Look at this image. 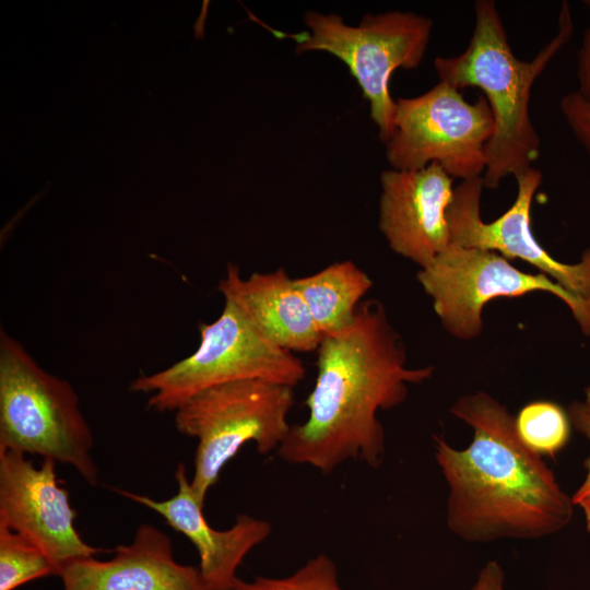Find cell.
Instances as JSON below:
<instances>
[{
	"mask_svg": "<svg viewBox=\"0 0 590 590\" xmlns=\"http://www.w3.org/2000/svg\"><path fill=\"white\" fill-rule=\"evenodd\" d=\"M590 12V0L585 1ZM577 92L590 103V24L585 32L580 49L577 55Z\"/></svg>",
	"mask_w": 590,
	"mask_h": 590,
	"instance_id": "22",
	"label": "cell"
},
{
	"mask_svg": "<svg viewBox=\"0 0 590 590\" xmlns=\"http://www.w3.org/2000/svg\"><path fill=\"white\" fill-rule=\"evenodd\" d=\"M316 366L308 416L291 426L278 456L324 474L347 460L378 468L386 439L377 412L403 403L408 386L429 379L434 367L406 366L402 339L373 298L359 304L349 327L322 337Z\"/></svg>",
	"mask_w": 590,
	"mask_h": 590,
	"instance_id": "1",
	"label": "cell"
},
{
	"mask_svg": "<svg viewBox=\"0 0 590 590\" xmlns=\"http://www.w3.org/2000/svg\"><path fill=\"white\" fill-rule=\"evenodd\" d=\"M494 129L484 96L469 103L460 90L439 81L418 96L396 101L386 157L396 170H416L437 163L453 179L482 177Z\"/></svg>",
	"mask_w": 590,
	"mask_h": 590,
	"instance_id": "8",
	"label": "cell"
},
{
	"mask_svg": "<svg viewBox=\"0 0 590 590\" xmlns=\"http://www.w3.org/2000/svg\"><path fill=\"white\" fill-rule=\"evenodd\" d=\"M585 403L590 406V384L585 389Z\"/></svg>",
	"mask_w": 590,
	"mask_h": 590,
	"instance_id": "26",
	"label": "cell"
},
{
	"mask_svg": "<svg viewBox=\"0 0 590 590\" xmlns=\"http://www.w3.org/2000/svg\"><path fill=\"white\" fill-rule=\"evenodd\" d=\"M199 330L196 352L132 381V391L150 394L152 410L175 412L194 394L231 381L261 379L294 388L305 378L304 362L264 338L228 299L220 316Z\"/></svg>",
	"mask_w": 590,
	"mask_h": 590,
	"instance_id": "6",
	"label": "cell"
},
{
	"mask_svg": "<svg viewBox=\"0 0 590 590\" xmlns=\"http://www.w3.org/2000/svg\"><path fill=\"white\" fill-rule=\"evenodd\" d=\"M578 506L585 518L587 531L590 533V492L583 497L575 502V506Z\"/></svg>",
	"mask_w": 590,
	"mask_h": 590,
	"instance_id": "24",
	"label": "cell"
},
{
	"mask_svg": "<svg viewBox=\"0 0 590 590\" xmlns=\"http://www.w3.org/2000/svg\"><path fill=\"white\" fill-rule=\"evenodd\" d=\"M294 388L244 379L205 389L175 411L176 429L197 439L191 487L202 504L224 467L248 442L260 455L278 451L291 429Z\"/></svg>",
	"mask_w": 590,
	"mask_h": 590,
	"instance_id": "5",
	"label": "cell"
},
{
	"mask_svg": "<svg viewBox=\"0 0 590 590\" xmlns=\"http://www.w3.org/2000/svg\"><path fill=\"white\" fill-rule=\"evenodd\" d=\"M417 281L433 299L445 329L462 340L482 330V310L496 297H518L543 291L563 300L583 334L590 337V300L580 299L543 273L515 268L498 252L450 244L432 263L421 268Z\"/></svg>",
	"mask_w": 590,
	"mask_h": 590,
	"instance_id": "9",
	"label": "cell"
},
{
	"mask_svg": "<svg viewBox=\"0 0 590 590\" xmlns=\"http://www.w3.org/2000/svg\"><path fill=\"white\" fill-rule=\"evenodd\" d=\"M217 290L276 346L292 353L317 351L323 335L285 268L244 279L229 263Z\"/></svg>",
	"mask_w": 590,
	"mask_h": 590,
	"instance_id": "15",
	"label": "cell"
},
{
	"mask_svg": "<svg viewBox=\"0 0 590 590\" xmlns=\"http://www.w3.org/2000/svg\"><path fill=\"white\" fill-rule=\"evenodd\" d=\"M437 163L380 175L378 225L390 249L425 268L450 245L447 210L455 187Z\"/></svg>",
	"mask_w": 590,
	"mask_h": 590,
	"instance_id": "12",
	"label": "cell"
},
{
	"mask_svg": "<svg viewBox=\"0 0 590 590\" xmlns=\"http://www.w3.org/2000/svg\"><path fill=\"white\" fill-rule=\"evenodd\" d=\"M177 493L165 500L121 488L115 491L165 519L176 531L184 534L199 555V570L209 590H231L237 569L245 557L271 534V524L247 514H238L234 524L226 530L210 526L200 502L191 487L186 467L179 462L175 472Z\"/></svg>",
	"mask_w": 590,
	"mask_h": 590,
	"instance_id": "13",
	"label": "cell"
},
{
	"mask_svg": "<svg viewBox=\"0 0 590 590\" xmlns=\"http://www.w3.org/2000/svg\"><path fill=\"white\" fill-rule=\"evenodd\" d=\"M322 335L349 327L373 281L352 260L335 261L316 273L294 278Z\"/></svg>",
	"mask_w": 590,
	"mask_h": 590,
	"instance_id": "16",
	"label": "cell"
},
{
	"mask_svg": "<svg viewBox=\"0 0 590 590\" xmlns=\"http://www.w3.org/2000/svg\"><path fill=\"white\" fill-rule=\"evenodd\" d=\"M475 24L467 48L457 56L436 57L439 81L461 90L483 91L494 117V134L486 146L483 185L496 189L510 175L533 167L541 141L532 123L529 103L535 80L569 42L574 23L570 7L563 2L555 36L530 61L511 50L497 5L492 0L474 3Z\"/></svg>",
	"mask_w": 590,
	"mask_h": 590,
	"instance_id": "3",
	"label": "cell"
},
{
	"mask_svg": "<svg viewBox=\"0 0 590 590\" xmlns=\"http://www.w3.org/2000/svg\"><path fill=\"white\" fill-rule=\"evenodd\" d=\"M515 177L518 188L515 202L492 222H484L480 213L482 177L462 180L455 187L447 210L450 244L495 251L508 260L521 259L574 296L590 300V248L576 263L553 258L535 239L531 228V205L542 174L531 167Z\"/></svg>",
	"mask_w": 590,
	"mask_h": 590,
	"instance_id": "10",
	"label": "cell"
},
{
	"mask_svg": "<svg viewBox=\"0 0 590 590\" xmlns=\"http://www.w3.org/2000/svg\"><path fill=\"white\" fill-rule=\"evenodd\" d=\"M208 1L204 2L202 12L200 17L198 19V22L194 24V35L196 38H202L203 37V19L206 16V8H208Z\"/></svg>",
	"mask_w": 590,
	"mask_h": 590,
	"instance_id": "25",
	"label": "cell"
},
{
	"mask_svg": "<svg viewBox=\"0 0 590 590\" xmlns=\"http://www.w3.org/2000/svg\"><path fill=\"white\" fill-rule=\"evenodd\" d=\"M94 437L72 386L45 369L24 346L0 332V451L40 456L98 483Z\"/></svg>",
	"mask_w": 590,
	"mask_h": 590,
	"instance_id": "4",
	"label": "cell"
},
{
	"mask_svg": "<svg viewBox=\"0 0 590 590\" xmlns=\"http://www.w3.org/2000/svg\"><path fill=\"white\" fill-rule=\"evenodd\" d=\"M231 590H345L334 562L326 554L309 558L303 566L283 577L256 576L238 578Z\"/></svg>",
	"mask_w": 590,
	"mask_h": 590,
	"instance_id": "19",
	"label": "cell"
},
{
	"mask_svg": "<svg viewBox=\"0 0 590 590\" xmlns=\"http://www.w3.org/2000/svg\"><path fill=\"white\" fill-rule=\"evenodd\" d=\"M58 577L62 590H209L199 567L178 563L169 536L150 523L116 546L111 558L74 559Z\"/></svg>",
	"mask_w": 590,
	"mask_h": 590,
	"instance_id": "14",
	"label": "cell"
},
{
	"mask_svg": "<svg viewBox=\"0 0 590 590\" xmlns=\"http://www.w3.org/2000/svg\"><path fill=\"white\" fill-rule=\"evenodd\" d=\"M567 413L571 427L587 437L590 441V406L587 405L585 401H573L568 406ZM583 467L586 469V475L581 485L571 496L574 505L576 500L590 492V455L583 461Z\"/></svg>",
	"mask_w": 590,
	"mask_h": 590,
	"instance_id": "21",
	"label": "cell"
},
{
	"mask_svg": "<svg viewBox=\"0 0 590 590\" xmlns=\"http://www.w3.org/2000/svg\"><path fill=\"white\" fill-rule=\"evenodd\" d=\"M521 442L540 457H555L569 441L571 423L559 404L536 400L526 404L515 416Z\"/></svg>",
	"mask_w": 590,
	"mask_h": 590,
	"instance_id": "17",
	"label": "cell"
},
{
	"mask_svg": "<svg viewBox=\"0 0 590 590\" xmlns=\"http://www.w3.org/2000/svg\"><path fill=\"white\" fill-rule=\"evenodd\" d=\"M470 590H505V573L497 560H489L480 570Z\"/></svg>",
	"mask_w": 590,
	"mask_h": 590,
	"instance_id": "23",
	"label": "cell"
},
{
	"mask_svg": "<svg viewBox=\"0 0 590 590\" xmlns=\"http://www.w3.org/2000/svg\"><path fill=\"white\" fill-rule=\"evenodd\" d=\"M48 576H57V570L43 550L0 524V590H15Z\"/></svg>",
	"mask_w": 590,
	"mask_h": 590,
	"instance_id": "18",
	"label": "cell"
},
{
	"mask_svg": "<svg viewBox=\"0 0 590 590\" xmlns=\"http://www.w3.org/2000/svg\"><path fill=\"white\" fill-rule=\"evenodd\" d=\"M308 33L296 39V51H326L343 61L369 103L380 140L389 139L396 111L389 83L397 69L417 68L427 50L433 21L413 12L366 14L358 25L334 13L309 11Z\"/></svg>",
	"mask_w": 590,
	"mask_h": 590,
	"instance_id": "7",
	"label": "cell"
},
{
	"mask_svg": "<svg viewBox=\"0 0 590 590\" xmlns=\"http://www.w3.org/2000/svg\"><path fill=\"white\" fill-rule=\"evenodd\" d=\"M75 517L54 460L36 467L24 453L0 451V524L40 547L57 576L68 563L104 552L81 538Z\"/></svg>",
	"mask_w": 590,
	"mask_h": 590,
	"instance_id": "11",
	"label": "cell"
},
{
	"mask_svg": "<svg viewBox=\"0 0 590 590\" xmlns=\"http://www.w3.org/2000/svg\"><path fill=\"white\" fill-rule=\"evenodd\" d=\"M559 110L574 137L590 155V103L575 90L562 97Z\"/></svg>",
	"mask_w": 590,
	"mask_h": 590,
	"instance_id": "20",
	"label": "cell"
},
{
	"mask_svg": "<svg viewBox=\"0 0 590 590\" xmlns=\"http://www.w3.org/2000/svg\"><path fill=\"white\" fill-rule=\"evenodd\" d=\"M451 413L473 429L464 449L434 436V456L448 485L447 526L459 539L486 543L539 539L569 524L574 503L542 457L528 449L515 416L486 392L458 399Z\"/></svg>",
	"mask_w": 590,
	"mask_h": 590,
	"instance_id": "2",
	"label": "cell"
}]
</instances>
